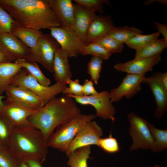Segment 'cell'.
I'll list each match as a JSON object with an SVG mask.
<instances>
[{"label":"cell","instance_id":"cell-1","mask_svg":"<svg viewBox=\"0 0 167 167\" xmlns=\"http://www.w3.org/2000/svg\"><path fill=\"white\" fill-rule=\"evenodd\" d=\"M0 5L20 26L40 31L60 26L49 0H0Z\"/></svg>","mask_w":167,"mask_h":167},{"label":"cell","instance_id":"cell-2","mask_svg":"<svg viewBox=\"0 0 167 167\" xmlns=\"http://www.w3.org/2000/svg\"><path fill=\"white\" fill-rule=\"evenodd\" d=\"M81 113L75 100L66 95L53 98L28 119L29 124L41 133L47 142L57 127Z\"/></svg>","mask_w":167,"mask_h":167},{"label":"cell","instance_id":"cell-3","mask_svg":"<svg viewBox=\"0 0 167 167\" xmlns=\"http://www.w3.org/2000/svg\"><path fill=\"white\" fill-rule=\"evenodd\" d=\"M17 157H34L45 161L48 147L39 130L29 123L14 126L9 147Z\"/></svg>","mask_w":167,"mask_h":167},{"label":"cell","instance_id":"cell-4","mask_svg":"<svg viewBox=\"0 0 167 167\" xmlns=\"http://www.w3.org/2000/svg\"><path fill=\"white\" fill-rule=\"evenodd\" d=\"M96 117L94 114L81 113L60 125L48 139L46 142L48 147L65 152L81 128L86 123L92 120Z\"/></svg>","mask_w":167,"mask_h":167},{"label":"cell","instance_id":"cell-5","mask_svg":"<svg viewBox=\"0 0 167 167\" xmlns=\"http://www.w3.org/2000/svg\"><path fill=\"white\" fill-rule=\"evenodd\" d=\"M60 47L50 34L43 33L36 45L30 49L24 58L29 62H38L49 72L53 73L55 53Z\"/></svg>","mask_w":167,"mask_h":167},{"label":"cell","instance_id":"cell-6","mask_svg":"<svg viewBox=\"0 0 167 167\" xmlns=\"http://www.w3.org/2000/svg\"><path fill=\"white\" fill-rule=\"evenodd\" d=\"M11 85L27 88L41 98L45 104L57 95L62 93L67 87L56 82L51 86H44L23 68L15 77Z\"/></svg>","mask_w":167,"mask_h":167},{"label":"cell","instance_id":"cell-7","mask_svg":"<svg viewBox=\"0 0 167 167\" xmlns=\"http://www.w3.org/2000/svg\"><path fill=\"white\" fill-rule=\"evenodd\" d=\"M127 118L130 125L129 133L133 139L130 151L151 149L153 139L149 128V122L134 112L129 113Z\"/></svg>","mask_w":167,"mask_h":167},{"label":"cell","instance_id":"cell-8","mask_svg":"<svg viewBox=\"0 0 167 167\" xmlns=\"http://www.w3.org/2000/svg\"><path fill=\"white\" fill-rule=\"evenodd\" d=\"M66 95L72 97L81 105L92 106L96 110V116L105 120H111L113 122L114 121L115 109L111 101L108 91L104 90L96 95L88 96Z\"/></svg>","mask_w":167,"mask_h":167},{"label":"cell","instance_id":"cell-9","mask_svg":"<svg viewBox=\"0 0 167 167\" xmlns=\"http://www.w3.org/2000/svg\"><path fill=\"white\" fill-rule=\"evenodd\" d=\"M49 29L50 35L67 52L69 57H77L81 48L86 44L71 28L60 26Z\"/></svg>","mask_w":167,"mask_h":167},{"label":"cell","instance_id":"cell-10","mask_svg":"<svg viewBox=\"0 0 167 167\" xmlns=\"http://www.w3.org/2000/svg\"><path fill=\"white\" fill-rule=\"evenodd\" d=\"M103 135L102 128L96 121H88L81 128L70 144L65 152L66 156L80 148L93 145L98 146Z\"/></svg>","mask_w":167,"mask_h":167},{"label":"cell","instance_id":"cell-11","mask_svg":"<svg viewBox=\"0 0 167 167\" xmlns=\"http://www.w3.org/2000/svg\"><path fill=\"white\" fill-rule=\"evenodd\" d=\"M3 103L0 114L6 117L14 126L29 124L28 118L37 110L20 104L6 97Z\"/></svg>","mask_w":167,"mask_h":167},{"label":"cell","instance_id":"cell-12","mask_svg":"<svg viewBox=\"0 0 167 167\" xmlns=\"http://www.w3.org/2000/svg\"><path fill=\"white\" fill-rule=\"evenodd\" d=\"M145 75L127 74L118 87L109 92L111 102L119 101L123 97L130 99L134 96L141 89Z\"/></svg>","mask_w":167,"mask_h":167},{"label":"cell","instance_id":"cell-13","mask_svg":"<svg viewBox=\"0 0 167 167\" xmlns=\"http://www.w3.org/2000/svg\"><path fill=\"white\" fill-rule=\"evenodd\" d=\"M30 49L11 33L0 35V50L10 62L24 58Z\"/></svg>","mask_w":167,"mask_h":167},{"label":"cell","instance_id":"cell-14","mask_svg":"<svg viewBox=\"0 0 167 167\" xmlns=\"http://www.w3.org/2000/svg\"><path fill=\"white\" fill-rule=\"evenodd\" d=\"M5 92L6 97L20 104L38 110L45 105L39 97L24 87L11 85Z\"/></svg>","mask_w":167,"mask_h":167},{"label":"cell","instance_id":"cell-15","mask_svg":"<svg viewBox=\"0 0 167 167\" xmlns=\"http://www.w3.org/2000/svg\"><path fill=\"white\" fill-rule=\"evenodd\" d=\"M161 60V55L146 58L133 59L123 63L116 64L114 68L117 71L139 75L152 71L153 66Z\"/></svg>","mask_w":167,"mask_h":167},{"label":"cell","instance_id":"cell-16","mask_svg":"<svg viewBox=\"0 0 167 167\" xmlns=\"http://www.w3.org/2000/svg\"><path fill=\"white\" fill-rule=\"evenodd\" d=\"M60 26L72 29L74 22V3L71 0H49Z\"/></svg>","mask_w":167,"mask_h":167},{"label":"cell","instance_id":"cell-17","mask_svg":"<svg viewBox=\"0 0 167 167\" xmlns=\"http://www.w3.org/2000/svg\"><path fill=\"white\" fill-rule=\"evenodd\" d=\"M143 83L149 87L154 97L156 105L155 117L157 118L162 117L167 110V90L153 75L149 77H145Z\"/></svg>","mask_w":167,"mask_h":167},{"label":"cell","instance_id":"cell-18","mask_svg":"<svg viewBox=\"0 0 167 167\" xmlns=\"http://www.w3.org/2000/svg\"><path fill=\"white\" fill-rule=\"evenodd\" d=\"M68 58L67 52L60 47L55 52L53 62V73L56 82L66 85L72 77Z\"/></svg>","mask_w":167,"mask_h":167},{"label":"cell","instance_id":"cell-19","mask_svg":"<svg viewBox=\"0 0 167 167\" xmlns=\"http://www.w3.org/2000/svg\"><path fill=\"white\" fill-rule=\"evenodd\" d=\"M74 22L72 29L86 44V35L89 25L97 15L76 3H74Z\"/></svg>","mask_w":167,"mask_h":167},{"label":"cell","instance_id":"cell-20","mask_svg":"<svg viewBox=\"0 0 167 167\" xmlns=\"http://www.w3.org/2000/svg\"><path fill=\"white\" fill-rule=\"evenodd\" d=\"M115 27L109 15H96L91 22L86 35V44L108 34Z\"/></svg>","mask_w":167,"mask_h":167},{"label":"cell","instance_id":"cell-21","mask_svg":"<svg viewBox=\"0 0 167 167\" xmlns=\"http://www.w3.org/2000/svg\"><path fill=\"white\" fill-rule=\"evenodd\" d=\"M11 33L30 49L36 45L43 34L40 30L21 26L16 23L12 26Z\"/></svg>","mask_w":167,"mask_h":167},{"label":"cell","instance_id":"cell-22","mask_svg":"<svg viewBox=\"0 0 167 167\" xmlns=\"http://www.w3.org/2000/svg\"><path fill=\"white\" fill-rule=\"evenodd\" d=\"M22 68V66L15 62H0V96L5 92Z\"/></svg>","mask_w":167,"mask_h":167},{"label":"cell","instance_id":"cell-23","mask_svg":"<svg viewBox=\"0 0 167 167\" xmlns=\"http://www.w3.org/2000/svg\"><path fill=\"white\" fill-rule=\"evenodd\" d=\"M167 46V42L164 39H156L145 46L136 50L134 60L152 58L160 55Z\"/></svg>","mask_w":167,"mask_h":167},{"label":"cell","instance_id":"cell-24","mask_svg":"<svg viewBox=\"0 0 167 167\" xmlns=\"http://www.w3.org/2000/svg\"><path fill=\"white\" fill-rule=\"evenodd\" d=\"M91 153L90 146L78 148L67 156V165L70 167H88L87 160L91 158Z\"/></svg>","mask_w":167,"mask_h":167},{"label":"cell","instance_id":"cell-25","mask_svg":"<svg viewBox=\"0 0 167 167\" xmlns=\"http://www.w3.org/2000/svg\"><path fill=\"white\" fill-rule=\"evenodd\" d=\"M15 62L26 69L42 85L49 86L50 80L43 74L36 63L28 62L24 58L17 59Z\"/></svg>","mask_w":167,"mask_h":167},{"label":"cell","instance_id":"cell-26","mask_svg":"<svg viewBox=\"0 0 167 167\" xmlns=\"http://www.w3.org/2000/svg\"><path fill=\"white\" fill-rule=\"evenodd\" d=\"M148 126L152 136L153 142L152 150L154 152H161L167 148V129L161 130L156 128L148 122Z\"/></svg>","mask_w":167,"mask_h":167},{"label":"cell","instance_id":"cell-27","mask_svg":"<svg viewBox=\"0 0 167 167\" xmlns=\"http://www.w3.org/2000/svg\"><path fill=\"white\" fill-rule=\"evenodd\" d=\"M142 32L134 26H125L122 27H114L108 35L116 40L124 43L136 35L142 34Z\"/></svg>","mask_w":167,"mask_h":167},{"label":"cell","instance_id":"cell-28","mask_svg":"<svg viewBox=\"0 0 167 167\" xmlns=\"http://www.w3.org/2000/svg\"><path fill=\"white\" fill-rule=\"evenodd\" d=\"M79 54L85 55H90L103 60L110 58L112 54L100 45L94 42L85 44L81 48Z\"/></svg>","mask_w":167,"mask_h":167},{"label":"cell","instance_id":"cell-29","mask_svg":"<svg viewBox=\"0 0 167 167\" xmlns=\"http://www.w3.org/2000/svg\"><path fill=\"white\" fill-rule=\"evenodd\" d=\"M14 126L6 117L0 114V146L9 147Z\"/></svg>","mask_w":167,"mask_h":167},{"label":"cell","instance_id":"cell-30","mask_svg":"<svg viewBox=\"0 0 167 167\" xmlns=\"http://www.w3.org/2000/svg\"><path fill=\"white\" fill-rule=\"evenodd\" d=\"M160 33L158 32L148 35L138 34L126 41L124 43L129 47L137 50L142 48L153 40L158 38Z\"/></svg>","mask_w":167,"mask_h":167},{"label":"cell","instance_id":"cell-31","mask_svg":"<svg viewBox=\"0 0 167 167\" xmlns=\"http://www.w3.org/2000/svg\"><path fill=\"white\" fill-rule=\"evenodd\" d=\"M96 43L105 48L112 54L121 52L123 43L119 41L108 34L95 40Z\"/></svg>","mask_w":167,"mask_h":167},{"label":"cell","instance_id":"cell-32","mask_svg":"<svg viewBox=\"0 0 167 167\" xmlns=\"http://www.w3.org/2000/svg\"><path fill=\"white\" fill-rule=\"evenodd\" d=\"M103 59L97 57L92 56L87 65V72L90 75L91 80L97 84L102 69Z\"/></svg>","mask_w":167,"mask_h":167},{"label":"cell","instance_id":"cell-33","mask_svg":"<svg viewBox=\"0 0 167 167\" xmlns=\"http://www.w3.org/2000/svg\"><path fill=\"white\" fill-rule=\"evenodd\" d=\"M17 158L9 147L0 146V167H16Z\"/></svg>","mask_w":167,"mask_h":167},{"label":"cell","instance_id":"cell-34","mask_svg":"<svg viewBox=\"0 0 167 167\" xmlns=\"http://www.w3.org/2000/svg\"><path fill=\"white\" fill-rule=\"evenodd\" d=\"M98 146L105 152L110 154L118 152L120 150L117 140L113 137L111 133L108 137L101 138Z\"/></svg>","mask_w":167,"mask_h":167},{"label":"cell","instance_id":"cell-35","mask_svg":"<svg viewBox=\"0 0 167 167\" xmlns=\"http://www.w3.org/2000/svg\"><path fill=\"white\" fill-rule=\"evenodd\" d=\"M76 3L86 9L95 13L98 12L100 13L103 12V5L105 3L110 6L107 0H74Z\"/></svg>","mask_w":167,"mask_h":167},{"label":"cell","instance_id":"cell-36","mask_svg":"<svg viewBox=\"0 0 167 167\" xmlns=\"http://www.w3.org/2000/svg\"><path fill=\"white\" fill-rule=\"evenodd\" d=\"M15 23L10 14L0 5V35L11 33L12 26Z\"/></svg>","mask_w":167,"mask_h":167},{"label":"cell","instance_id":"cell-37","mask_svg":"<svg viewBox=\"0 0 167 167\" xmlns=\"http://www.w3.org/2000/svg\"><path fill=\"white\" fill-rule=\"evenodd\" d=\"M67 84L68 85V87H66L62 92L64 95L83 96L82 85L80 84L78 79L73 80L70 79L68 81Z\"/></svg>","mask_w":167,"mask_h":167},{"label":"cell","instance_id":"cell-38","mask_svg":"<svg viewBox=\"0 0 167 167\" xmlns=\"http://www.w3.org/2000/svg\"><path fill=\"white\" fill-rule=\"evenodd\" d=\"M83 96H88L97 94L98 92L95 89L93 82L88 79H86L82 85Z\"/></svg>","mask_w":167,"mask_h":167},{"label":"cell","instance_id":"cell-39","mask_svg":"<svg viewBox=\"0 0 167 167\" xmlns=\"http://www.w3.org/2000/svg\"><path fill=\"white\" fill-rule=\"evenodd\" d=\"M153 75L157 79L164 88L167 90V72L164 73L157 72L154 73Z\"/></svg>","mask_w":167,"mask_h":167},{"label":"cell","instance_id":"cell-40","mask_svg":"<svg viewBox=\"0 0 167 167\" xmlns=\"http://www.w3.org/2000/svg\"><path fill=\"white\" fill-rule=\"evenodd\" d=\"M23 159L29 167H43L42 163L38 159L34 157H29Z\"/></svg>","mask_w":167,"mask_h":167},{"label":"cell","instance_id":"cell-41","mask_svg":"<svg viewBox=\"0 0 167 167\" xmlns=\"http://www.w3.org/2000/svg\"><path fill=\"white\" fill-rule=\"evenodd\" d=\"M154 24L156 26V28L160 33L162 34L164 36V39L167 42V25L156 22Z\"/></svg>","mask_w":167,"mask_h":167},{"label":"cell","instance_id":"cell-42","mask_svg":"<svg viewBox=\"0 0 167 167\" xmlns=\"http://www.w3.org/2000/svg\"><path fill=\"white\" fill-rule=\"evenodd\" d=\"M16 167H29V166L23 159L17 158Z\"/></svg>","mask_w":167,"mask_h":167},{"label":"cell","instance_id":"cell-43","mask_svg":"<svg viewBox=\"0 0 167 167\" xmlns=\"http://www.w3.org/2000/svg\"><path fill=\"white\" fill-rule=\"evenodd\" d=\"M9 62L4 54L0 50V62Z\"/></svg>","mask_w":167,"mask_h":167},{"label":"cell","instance_id":"cell-44","mask_svg":"<svg viewBox=\"0 0 167 167\" xmlns=\"http://www.w3.org/2000/svg\"><path fill=\"white\" fill-rule=\"evenodd\" d=\"M5 97L3 95L0 96V113L2 109L3 103V99L5 98Z\"/></svg>","mask_w":167,"mask_h":167},{"label":"cell","instance_id":"cell-45","mask_svg":"<svg viewBox=\"0 0 167 167\" xmlns=\"http://www.w3.org/2000/svg\"><path fill=\"white\" fill-rule=\"evenodd\" d=\"M153 167H161V166H160V165H158L156 164Z\"/></svg>","mask_w":167,"mask_h":167}]
</instances>
